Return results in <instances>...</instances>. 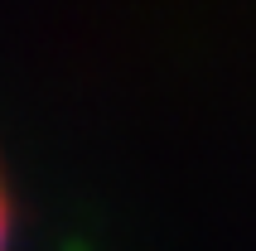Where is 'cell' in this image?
Listing matches in <instances>:
<instances>
[{
  "label": "cell",
  "instance_id": "1",
  "mask_svg": "<svg viewBox=\"0 0 256 251\" xmlns=\"http://www.w3.org/2000/svg\"><path fill=\"white\" fill-rule=\"evenodd\" d=\"M0 242H5V203H0Z\"/></svg>",
  "mask_w": 256,
  "mask_h": 251
}]
</instances>
